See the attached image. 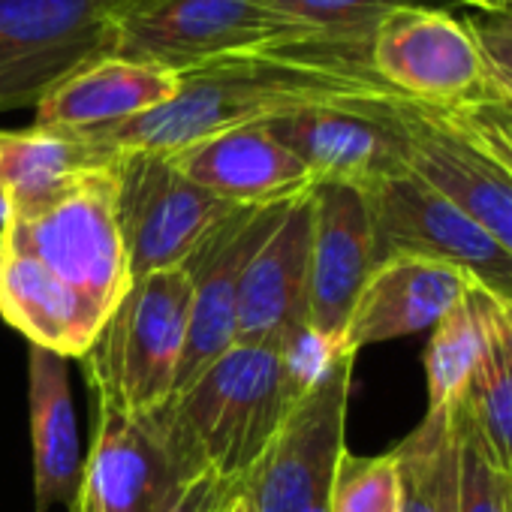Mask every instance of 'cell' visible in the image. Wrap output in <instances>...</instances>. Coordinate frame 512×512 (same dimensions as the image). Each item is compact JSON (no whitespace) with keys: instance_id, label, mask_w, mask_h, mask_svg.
I'll return each instance as SVG.
<instances>
[{"instance_id":"6","label":"cell","mask_w":512,"mask_h":512,"mask_svg":"<svg viewBox=\"0 0 512 512\" xmlns=\"http://www.w3.org/2000/svg\"><path fill=\"white\" fill-rule=\"evenodd\" d=\"M356 353L338 350L308 386L272 446L241 479L256 512H329L332 485L347 452V404Z\"/></svg>"},{"instance_id":"13","label":"cell","mask_w":512,"mask_h":512,"mask_svg":"<svg viewBox=\"0 0 512 512\" xmlns=\"http://www.w3.org/2000/svg\"><path fill=\"white\" fill-rule=\"evenodd\" d=\"M407 169L512 253V172L443 109L398 100Z\"/></svg>"},{"instance_id":"27","label":"cell","mask_w":512,"mask_h":512,"mask_svg":"<svg viewBox=\"0 0 512 512\" xmlns=\"http://www.w3.org/2000/svg\"><path fill=\"white\" fill-rule=\"evenodd\" d=\"M458 434V512H512V476L500 473L479 449L467 422L452 410Z\"/></svg>"},{"instance_id":"35","label":"cell","mask_w":512,"mask_h":512,"mask_svg":"<svg viewBox=\"0 0 512 512\" xmlns=\"http://www.w3.org/2000/svg\"><path fill=\"white\" fill-rule=\"evenodd\" d=\"M4 260H7V232H0V272H4Z\"/></svg>"},{"instance_id":"36","label":"cell","mask_w":512,"mask_h":512,"mask_svg":"<svg viewBox=\"0 0 512 512\" xmlns=\"http://www.w3.org/2000/svg\"><path fill=\"white\" fill-rule=\"evenodd\" d=\"M223 509H226V506H223Z\"/></svg>"},{"instance_id":"4","label":"cell","mask_w":512,"mask_h":512,"mask_svg":"<svg viewBox=\"0 0 512 512\" xmlns=\"http://www.w3.org/2000/svg\"><path fill=\"white\" fill-rule=\"evenodd\" d=\"M193 281L184 266L133 278L85 350L94 401L154 413L172 398L187 344Z\"/></svg>"},{"instance_id":"12","label":"cell","mask_w":512,"mask_h":512,"mask_svg":"<svg viewBox=\"0 0 512 512\" xmlns=\"http://www.w3.org/2000/svg\"><path fill=\"white\" fill-rule=\"evenodd\" d=\"M290 202L293 199L235 208L220 223V229L184 263L193 281V299H190L187 344L181 353L172 395L187 389L211 362H217L226 350L235 347V311H238V287L244 269L253 250L281 223Z\"/></svg>"},{"instance_id":"19","label":"cell","mask_w":512,"mask_h":512,"mask_svg":"<svg viewBox=\"0 0 512 512\" xmlns=\"http://www.w3.org/2000/svg\"><path fill=\"white\" fill-rule=\"evenodd\" d=\"M181 88V73L127 58H100L61 79L34 106V127L94 133L139 118L169 103Z\"/></svg>"},{"instance_id":"14","label":"cell","mask_w":512,"mask_h":512,"mask_svg":"<svg viewBox=\"0 0 512 512\" xmlns=\"http://www.w3.org/2000/svg\"><path fill=\"white\" fill-rule=\"evenodd\" d=\"M94 440L70 512H160L187 482L154 413L94 401Z\"/></svg>"},{"instance_id":"31","label":"cell","mask_w":512,"mask_h":512,"mask_svg":"<svg viewBox=\"0 0 512 512\" xmlns=\"http://www.w3.org/2000/svg\"><path fill=\"white\" fill-rule=\"evenodd\" d=\"M494 329L503 350L512 359V302H494Z\"/></svg>"},{"instance_id":"11","label":"cell","mask_w":512,"mask_h":512,"mask_svg":"<svg viewBox=\"0 0 512 512\" xmlns=\"http://www.w3.org/2000/svg\"><path fill=\"white\" fill-rule=\"evenodd\" d=\"M368 61L386 88L434 109L461 106L491 88L467 22L443 7H401L383 16Z\"/></svg>"},{"instance_id":"20","label":"cell","mask_w":512,"mask_h":512,"mask_svg":"<svg viewBox=\"0 0 512 512\" xmlns=\"http://www.w3.org/2000/svg\"><path fill=\"white\" fill-rule=\"evenodd\" d=\"M31 437L37 512L73 506L85 470L67 359L31 344Z\"/></svg>"},{"instance_id":"24","label":"cell","mask_w":512,"mask_h":512,"mask_svg":"<svg viewBox=\"0 0 512 512\" xmlns=\"http://www.w3.org/2000/svg\"><path fill=\"white\" fill-rule=\"evenodd\" d=\"M392 455L401 473V512H458V434L452 410H428Z\"/></svg>"},{"instance_id":"23","label":"cell","mask_w":512,"mask_h":512,"mask_svg":"<svg viewBox=\"0 0 512 512\" xmlns=\"http://www.w3.org/2000/svg\"><path fill=\"white\" fill-rule=\"evenodd\" d=\"M494 299L470 287L464 299L431 329V344L425 353L428 377V410H452L479 368L491 341Z\"/></svg>"},{"instance_id":"21","label":"cell","mask_w":512,"mask_h":512,"mask_svg":"<svg viewBox=\"0 0 512 512\" xmlns=\"http://www.w3.org/2000/svg\"><path fill=\"white\" fill-rule=\"evenodd\" d=\"M121 151L67 130H0V187L13 217L34 214L76 187L91 169L109 166Z\"/></svg>"},{"instance_id":"32","label":"cell","mask_w":512,"mask_h":512,"mask_svg":"<svg viewBox=\"0 0 512 512\" xmlns=\"http://www.w3.org/2000/svg\"><path fill=\"white\" fill-rule=\"evenodd\" d=\"M461 7H470L476 13H512V0H458Z\"/></svg>"},{"instance_id":"33","label":"cell","mask_w":512,"mask_h":512,"mask_svg":"<svg viewBox=\"0 0 512 512\" xmlns=\"http://www.w3.org/2000/svg\"><path fill=\"white\" fill-rule=\"evenodd\" d=\"M223 512H256V506L250 503V497H247V494L241 491V485H238V488L232 491V497L226 500V509H223Z\"/></svg>"},{"instance_id":"22","label":"cell","mask_w":512,"mask_h":512,"mask_svg":"<svg viewBox=\"0 0 512 512\" xmlns=\"http://www.w3.org/2000/svg\"><path fill=\"white\" fill-rule=\"evenodd\" d=\"M293 28L296 46L275 52H302L347 70H371L368 46L383 16L401 7H443L458 0H266Z\"/></svg>"},{"instance_id":"17","label":"cell","mask_w":512,"mask_h":512,"mask_svg":"<svg viewBox=\"0 0 512 512\" xmlns=\"http://www.w3.org/2000/svg\"><path fill=\"white\" fill-rule=\"evenodd\" d=\"M470 287L476 284L458 269L422 256L380 260L350 311L341 350L359 353L362 347L434 329Z\"/></svg>"},{"instance_id":"30","label":"cell","mask_w":512,"mask_h":512,"mask_svg":"<svg viewBox=\"0 0 512 512\" xmlns=\"http://www.w3.org/2000/svg\"><path fill=\"white\" fill-rule=\"evenodd\" d=\"M238 485L235 482H226L220 479L217 473L205 470L193 479H187L169 500L160 512H223L226 500L232 497Z\"/></svg>"},{"instance_id":"28","label":"cell","mask_w":512,"mask_h":512,"mask_svg":"<svg viewBox=\"0 0 512 512\" xmlns=\"http://www.w3.org/2000/svg\"><path fill=\"white\" fill-rule=\"evenodd\" d=\"M443 112L512 172V97L488 88L482 97Z\"/></svg>"},{"instance_id":"16","label":"cell","mask_w":512,"mask_h":512,"mask_svg":"<svg viewBox=\"0 0 512 512\" xmlns=\"http://www.w3.org/2000/svg\"><path fill=\"white\" fill-rule=\"evenodd\" d=\"M314 187L290 202L272 235L253 250L238 287L235 344H293L308 329Z\"/></svg>"},{"instance_id":"25","label":"cell","mask_w":512,"mask_h":512,"mask_svg":"<svg viewBox=\"0 0 512 512\" xmlns=\"http://www.w3.org/2000/svg\"><path fill=\"white\" fill-rule=\"evenodd\" d=\"M452 410L467 422L482 455L500 473L512 476V359L497 338L494 320L488 350Z\"/></svg>"},{"instance_id":"18","label":"cell","mask_w":512,"mask_h":512,"mask_svg":"<svg viewBox=\"0 0 512 512\" xmlns=\"http://www.w3.org/2000/svg\"><path fill=\"white\" fill-rule=\"evenodd\" d=\"M172 163L208 193L232 205H272L308 193L317 181L266 124L235 127L187 148L169 151Z\"/></svg>"},{"instance_id":"26","label":"cell","mask_w":512,"mask_h":512,"mask_svg":"<svg viewBox=\"0 0 512 512\" xmlns=\"http://www.w3.org/2000/svg\"><path fill=\"white\" fill-rule=\"evenodd\" d=\"M329 512H401V473L392 449L383 455L344 452Z\"/></svg>"},{"instance_id":"5","label":"cell","mask_w":512,"mask_h":512,"mask_svg":"<svg viewBox=\"0 0 512 512\" xmlns=\"http://www.w3.org/2000/svg\"><path fill=\"white\" fill-rule=\"evenodd\" d=\"M112 55L175 73L296 46L266 0H106Z\"/></svg>"},{"instance_id":"15","label":"cell","mask_w":512,"mask_h":512,"mask_svg":"<svg viewBox=\"0 0 512 512\" xmlns=\"http://www.w3.org/2000/svg\"><path fill=\"white\" fill-rule=\"evenodd\" d=\"M374 266V226L362 187L317 181L311 220L308 329L326 347L341 350L350 311Z\"/></svg>"},{"instance_id":"7","label":"cell","mask_w":512,"mask_h":512,"mask_svg":"<svg viewBox=\"0 0 512 512\" xmlns=\"http://www.w3.org/2000/svg\"><path fill=\"white\" fill-rule=\"evenodd\" d=\"M374 260L422 256L467 275L494 302H512V253L410 169L362 187Z\"/></svg>"},{"instance_id":"1","label":"cell","mask_w":512,"mask_h":512,"mask_svg":"<svg viewBox=\"0 0 512 512\" xmlns=\"http://www.w3.org/2000/svg\"><path fill=\"white\" fill-rule=\"evenodd\" d=\"M115 163L34 214L13 217L0 272V317L31 344L82 359L130 287Z\"/></svg>"},{"instance_id":"3","label":"cell","mask_w":512,"mask_h":512,"mask_svg":"<svg viewBox=\"0 0 512 512\" xmlns=\"http://www.w3.org/2000/svg\"><path fill=\"white\" fill-rule=\"evenodd\" d=\"M392 91L368 70H347L302 52L232 55L181 73L178 94L124 124L85 133L112 151H178L199 139L266 124L287 112Z\"/></svg>"},{"instance_id":"10","label":"cell","mask_w":512,"mask_h":512,"mask_svg":"<svg viewBox=\"0 0 512 512\" xmlns=\"http://www.w3.org/2000/svg\"><path fill=\"white\" fill-rule=\"evenodd\" d=\"M395 91L317 103L266 121V130L296 154L314 181L368 187L407 169V136Z\"/></svg>"},{"instance_id":"9","label":"cell","mask_w":512,"mask_h":512,"mask_svg":"<svg viewBox=\"0 0 512 512\" xmlns=\"http://www.w3.org/2000/svg\"><path fill=\"white\" fill-rule=\"evenodd\" d=\"M106 0H0V112L37 106L61 79L112 55Z\"/></svg>"},{"instance_id":"2","label":"cell","mask_w":512,"mask_h":512,"mask_svg":"<svg viewBox=\"0 0 512 512\" xmlns=\"http://www.w3.org/2000/svg\"><path fill=\"white\" fill-rule=\"evenodd\" d=\"M335 353L311 332L293 344H235L211 362L154 410L184 476L211 470L241 485Z\"/></svg>"},{"instance_id":"8","label":"cell","mask_w":512,"mask_h":512,"mask_svg":"<svg viewBox=\"0 0 512 512\" xmlns=\"http://www.w3.org/2000/svg\"><path fill=\"white\" fill-rule=\"evenodd\" d=\"M115 184L130 281L184 266L241 208L193 184L166 151H121Z\"/></svg>"},{"instance_id":"34","label":"cell","mask_w":512,"mask_h":512,"mask_svg":"<svg viewBox=\"0 0 512 512\" xmlns=\"http://www.w3.org/2000/svg\"><path fill=\"white\" fill-rule=\"evenodd\" d=\"M13 223V205H10V196L0 187V232H7Z\"/></svg>"},{"instance_id":"29","label":"cell","mask_w":512,"mask_h":512,"mask_svg":"<svg viewBox=\"0 0 512 512\" xmlns=\"http://www.w3.org/2000/svg\"><path fill=\"white\" fill-rule=\"evenodd\" d=\"M467 31L485 64L488 85L503 97H512V13H485L467 19Z\"/></svg>"}]
</instances>
